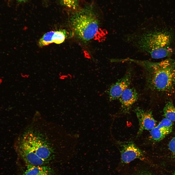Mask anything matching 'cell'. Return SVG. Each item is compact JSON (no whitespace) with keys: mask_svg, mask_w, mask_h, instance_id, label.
I'll return each mask as SVG.
<instances>
[{"mask_svg":"<svg viewBox=\"0 0 175 175\" xmlns=\"http://www.w3.org/2000/svg\"><path fill=\"white\" fill-rule=\"evenodd\" d=\"M78 135L68 133L37 111L17 136L14 148L26 165H45L57 160H68L76 154Z\"/></svg>","mask_w":175,"mask_h":175,"instance_id":"obj_1","label":"cell"},{"mask_svg":"<svg viewBox=\"0 0 175 175\" xmlns=\"http://www.w3.org/2000/svg\"><path fill=\"white\" fill-rule=\"evenodd\" d=\"M156 19L151 18L144 22L135 31L125 35L124 41L139 52L152 58L170 56L173 52V31L159 27Z\"/></svg>","mask_w":175,"mask_h":175,"instance_id":"obj_2","label":"cell"},{"mask_svg":"<svg viewBox=\"0 0 175 175\" xmlns=\"http://www.w3.org/2000/svg\"><path fill=\"white\" fill-rule=\"evenodd\" d=\"M142 67L145 72L148 89L155 93L170 95L175 88V60L171 58L157 62L127 58Z\"/></svg>","mask_w":175,"mask_h":175,"instance_id":"obj_3","label":"cell"},{"mask_svg":"<svg viewBox=\"0 0 175 175\" xmlns=\"http://www.w3.org/2000/svg\"><path fill=\"white\" fill-rule=\"evenodd\" d=\"M92 6H85L73 12L70 23L76 36L83 42L93 39L99 29V23Z\"/></svg>","mask_w":175,"mask_h":175,"instance_id":"obj_4","label":"cell"},{"mask_svg":"<svg viewBox=\"0 0 175 175\" xmlns=\"http://www.w3.org/2000/svg\"><path fill=\"white\" fill-rule=\"evenodd\" d=\"M118 144L123 163H128L135 159L144 158L143 152L132 141L119 142Z\"/></svg>","mask_w":175,"mask_h":175,"instance_id":"obj_5","label":"cell"},{"mask_svg":"<svg viewBox=\"0 0 175 175\" xmlns=\"http://www.w3.org/2000/svg\"><path fill=\"white\" fill-rule=\"evenodd\" d=\"M135 111L139 125L137 136L141 134L144 130H151L156 126V122L153 117L151 111L137 107L135 109Z\"/></svg>","mask_w":175,"mask_h":175,"instance_id":"obj_6","label":"cell"},{"mask_svg":"<svg viewBox=\"0 0 175 175\" xmlns=\"http://www.w3.org/2000/svg\"><path fill=\"white\" fill-rule=\"evenodd\" d=\"M131 77V72H128L122 78L110 86L108 91L110 100L119 99L123 92L130 85Z\"/></svg>","mask_w":175,"mask_h":175,"instance_id":"obj_7","label":"cell"},{"mask_svg":"<svg viewBox=\"0 0 175 175\" xmlns=\"http://www.w3.org/2000/svg\"><path fill=\"white\" fill-rule=\"evenodd\" d=\"M138 98V94L134 88H128L124 90L119 99L122 112L124 114L128 113Z\"/></svg>","mask_w":175,"mask_h":175,"instance_id":"obj_8","label":"cell"},{"mask_svg":"<svg viewBox=\"0 0 175 175\" xmlns=\"http://www.w3.org/2000/svg\"><path fill=\"white\" fill-rule=\"evenodd\" d=\"M66 33L63 30L48 32L44 35L38 42L39 46L43 47L54 43L59 44L62 43L66 37Z\"/></svg>","mask_w":175,"mask_h":175,"instance_id":"obj_9","label":"cell"},{"mask_svg":"<svg viewBox=\"0 0 175 175\" xmlns=\"http://www.w3.org/2000/svg\"><path fill=\"white\" fill-rule=\"evenodd\" d=\"M172 130V127L167 123L161 121L157 126L150 130L151 138L153 141H159L170 133Z\"/></svg>","mask_w":175,"mask_h":175,"instance_id":"obj_10","label":"cell"},{"mask_svg":"<svg viewBox=\"0 0 175 175\" xmlns=\"http://www.w3.org/2000/svg\"><path fill=\"white\" fill-rule=\"evenodd\" d=\"M26 165V169L22 175H46L54 173L51 168L45 165Z\"/></svg>","mask_w":175,"mask_h":175,"instance_id":"obj_11","label":"cell"},{"mask_svg":"<svg viewBox=\"0 0 175 175\" xmlns=\"http://www.w3.org/2000/svg\"><path fill=\"white\" fill-rule=\"evenodd\" d=\"M164 116L170 121L175 122V107L171 102H168L163 109Z\"/></svg>","mask_w":175,"mask_h":175,"instance_id":"obj_12","label":"cell"},{"mask_svg":"<svg viewBox=\"0 0 175 175\" xmlns=\"http://www.w3.org/2000/svg\"><path fill=\"white\" fill-rule=\"evenodd\" d=\"M59 1L61 5L72 11H77L80 8L79 0H59Z\"/></svg>","mask_w":175,"mask_h":175,"instance_id":"obj_13","label":"cell"},{"mask_svg":"<svg viewBox=\"0 0 175 175\" xmlns=\"http://www.w3.org/2000/svg\"><path fill=\"white\" fill-rule=\"evenodd\" d=\"M168 147L170 151L175 156V135L169 141Z\"/></svg>","mask_w":175,"mask_h":175,"instance_id":"obj_14","label":"cell"},{"mask_svg":"<svg viewBox=\"0 0 175 175\" xmlns=\"http://www.w3.org/2000/svg\"><path fill=\"white\" fill-rule=\"evenodd\" d=\"M18 1L21 2H26L28 0H16Z\"/></svg>","mask_w":175,"mask_h":175,"instance_id":"obj_15","label":"cell"},{"mask_svg":"<svg viewBox=\"0 0 175 175\" xmlns=\"http://www.w3.org/2000/svg\"><path fill=\"white\" fill-rule=\"evenodd\" d=\"M54 175V173H53V174H49L47 175Z\"/></svg>","mask_w":175,"mask_h":175,"instance_id":"obj_16","label":"cell"},{"mask_svg":"<svg viewBox=\"0 0 175 175\" xmlns=\"http://www.w3.org/2000/svg\"><path fill=\"white\" fill-rule=\"evenodd\" d=\"M174 175H175V174H174Z\"/></svg>","mask_w":175,"mask_h":175,"instance_id":"obj_17","label":"cell"},{"mask_svg":"<svg viewBox=\"0 0 175 175\" xmlns=\"http://www.w3.org/2000/svg\"></svg>","mask_w":175,"mask_h":175,"instance_id":"obj_18","label":"cell"}]
</instances>
